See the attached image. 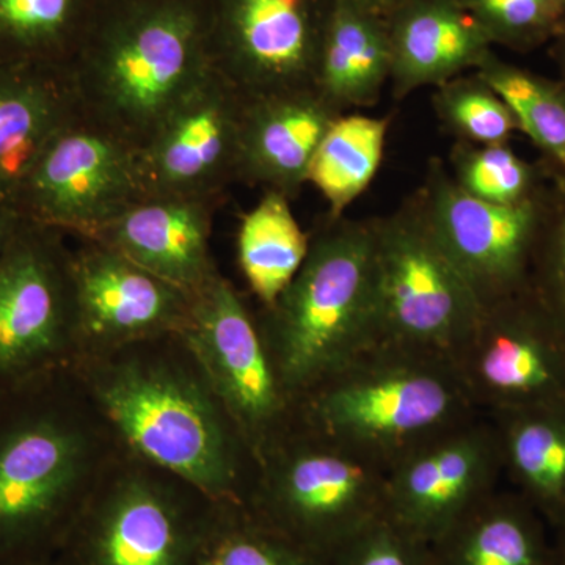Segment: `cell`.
I'll use <instances>...</instances> for the list:
<instances>
[{"mask_svg": "<svg viewBox=\"0 0 565 565\" xmlns=\"http://www.w3.org/2000/svg\"><path fill=\"white\" fill-rule=\"evenodd\" d=\"M390 126V117L349 111L338 117L323 136L308 184H313L329 204V217H343L377 177Z\"/></svg>", "mask_w": 565, "mask_h": 565, "instance_id": "obj_27", "label": "cell"}, {"mask_svg": "<svg viewBox=\"0 0 565 565\" xmlns=\"http://www.w3.org/2000/svg\"><path fill=\"white\" fill-rule=\"evenodd\" d=\"M22 218L13 210L7 206H0V255L3 248L10 243Z\"/></svg>", "mask_w": 565, "mask_h": 565, "instance_id": "obj_35", "label": "cell"}, {"mask_svg": "<svg viewBox=\"0 0 565 565\" xmlns=\"http://www.w3.org/2000/svg\"><path fill=\"white\" fill-rule=\"evenodd\" d=\"M245 104L243 93L212 70L139 151L148 196L225 200L237 182Z\"/></svg>", "mask_w": 565, "mask_h": 565, "instance_id": "obj_17", "label": "cell"}, {"mask_svg": "<svg viewBox=\"0 0 565 565\" xmlns=\"http://www.w3.org/2000/svg\"><path fill=\"white\" fill-rule=\"evenodd\" d=\"M545 526L522 494L498 489L429 544L434 565H553Z\"/></svg>", "mask_w": 565, "mask_h": 565, "instance_id": "obj_23", "label": "cell"}, {"mask_svg": "<svg viewBox=\"0 0 565 565\" xmlns=\"http://www.w3.org/2000/svg\"><path fill=\"white\" fill-rule=\"evenodd\" d=\"M556 541L553 544V565H565V523L556 527Z\"/></svg>", "mask_w": 565, "mask_h": 565, "instance_id": "obj_38", "label": "cell"}, {"mask_svg": "<svg viewBox=\"0 0 565 565\" xmlns=\"http://www.w3.org/2000/svg\"><path fill=\"white\" fill-rule=\"evenodd\" d=\"M392 76L388 21L356 0H333L315 88L341 114L381 102Z\"/></svg>", "mask_w": 565, "mask_h": 565, "instance_id": "obj_22", "label": "cell"}, {"mask_svg": "<svg viewBox=\"0 0 565 565\" xmlns=\"http://www.w3.org/2000/svg\"><path fill=\"white\" fill-rule=\"evenodd\" d=\"M73 367L126 448L217 503H247L258 463L184 334L84 355Z\"/></svg>", "mask_w": 565, "mask_h": 565, "instance_id": "obj_2", "label": "cell"}, {"mask_svg": "<svg viewBox=\"0 0 565 565\" xmlns=\"http://www.w3.org/2000/svg\"><path fill=\"white\" fill-rule=\"evenodd\" d=\"M548 54L552 61L555 62L557 73H559L557 79L565 85V32L548 44Z\"/></svg>", "mask_w": 565, "mask_h": 565, "instance_id": "obj_36", "label": "cell"}, {"mask_svg": "<svg viewBox=\"0 0 565 565\" xmlns=\"http://www.w3.org/2000/svg\"><path fill=\"white\" fill-rule=\"evenodd\" d=\"M356 2L375 11V13L382 14V17L388 18L405 0H356Z\"/></svg>", "mask_w": 565, "mask_h": 565, "instance_id": "obj_37", "label": "cell"}, {"mask_svg": "<svg viewBox=\"0 0 565 565\" xmlns=\"http://www.w3.org/2000/svg\"><path fill=\"white\" fill-rule=\"evenodd\" d=\"M214 68L210 0H102L66 74L81 118L140 151Z\"/></svg>", "mask_w": 565, "mask_h": 565, "instance_id": "obj_3", "label": "cell"}, {"mask_svg": "<svg viewBox=\"0 0 565 565\" xmlns=\"http://www.w3.org/2000/svg\"><path fill=\"white\" fill-rule=\"evenodd\" d=\"M35 565H63L61 561L57 559V557H54V559L44 561V563L35 564Z\"/></svg>", "mask_w": 565, "mask_h": 565, "instance_id": "obj_39", "label": "cell"}, {"mask_svg": "<svg viewBox=\"0 0 565 565\" xmlns=\"http://www.w3.org/2000/svg\"><path fill=\"white\" fill-rule=\"evenodd\" d=\"M373 225L381 343L451 360L484 305L435 236L418 192Z\"/></svg>", "mask_w": 565, "mask_h": 565, "instance_id": "obj_8", "label": "cell"}, {"mask_svg": "<svg viewBox=\"0 0 565 565\" xmlns=\"http://www.w3.org/2000/svg\"><path fill=\"white\" fill-rule=\"evenodd\" d=\"M388 470L297 422L258 462L247 504L323 557L385 515Z\"/></svg>", "mask_w": 565, "mask_h": 565, "instance_id": "obj_7", "label": "cell"}, {"mask_svg": "<svg viewBox=\"0 0 565 565\" xmlns=\"http://www.w3.org/2000/svg\"><path fill=\"white\" fill-rule=\"evenodd\" d=\"M333 0H210L214 66L245 98L315 88Z\"/></svg>", "mask_w": 565, "mask_h": 565, "instance_id": "obj_14", "label": "cell"}, {"mask_svg": "<svg viewBox=\"0 0 565 565\" xmlns=\"http://www.w3.org/2000/svg\"><path fill=\"white\" fill-rule=\"evenodd\" d=\"M217 501L125 448L57 555L63 565H199Z\"/></svg>", "mask_w": 565, "mask_h": 565, "instance_id": "obj_6", "label": "cell"}, {"mask_svg": "<svg viewBox=\"0 0 565 565\" xmlns=\"http://www.w3.org/2000/svg\"><path fill=\"white\" fill-rule=\"evenodd\" d=\"M478 415L451 360L388 343L366 349L297 403L303 426L388 471Z\"/></svg>", "mask_w": 565, "mask_h": 565, "instance_id": "obj_5", "label": "cell"}, {"mask_svg": "<svg viewBox=\"0 0 565 565\" xmlns=\"http://www.w3.org/2000/svg\"><path fill=\"white\" fill-rule=\"evenodd\" d=\"M550 189L525 203H486L465 193L444 161L427 163L416 191L427 221L482 305L530 288Z\"/></svg>", "mask_w": 565, "mask_h": 565, "instance_id": "obj_13", "label": "cell"}, {"mask_svg": "<svg viewBox=\"0 0 565 565\" xmlns=\"http://www.w3.org/2000/svg\"><path fill=\"white\" fill-rule=\"evenodd\" d=\"M79 359L73 247L22 218L0 255V393Z\"/></svg>", "mask_w": 565, "mask_h": 565, "instance_id": "obj_9", "label": "cell"}, {"mask_svg": "<svg viewBox=\"0 0 565 565\" xmlns=\"http://www.w3.org/2000/svg\"><path fill=\"white\" fill-rule=\"evenodd\" d=\"M125 448L74 367L0 393V565L57 557Z\"/></svg>", "mask_w": 565, "mask_h": 565, "instance_id": "obj_1", "label": "cell"}, {"mask_svg": "<svg viewBox=\"0 0 565 565\" xmlns=\"http://www.w3.org/2000/svg\"><path fill=\"white\" fill-rule=\"evenodd\" d=\"M199 565H327L247 503H217Z\"/></svg>", "mask_w": 565, "mask_h": 565, "instance_id": "obj_29", "label": "cell"}, {"mask_svg": "<svg viewBox=\"0 0 565 565\" xmlns=\"http://www.w3.org/2000/svg\"><path fill=\"white\" fill-rule=\"evenodd\" d=\"M476 73L509 104L525 134L537 148L539 161L550 180L565 189V85L534 71L487 55Z\"/></svg>", "mask_w": 565, "mask_h": 565, "instance_id": "obj_28", "label": "cell"}, {"mask_svg": "<svg viewBox=\"0 0 565 565\" xmlns=\"http://www.w3.org/2000/svg\"><path fill=\"white\" fill-rule=\"evenodd\" d=\"M291 200L264 191L237 232V262L258 307H270L288 288L310 250V233L297 222Z\"/></svg>", "mask_w": 565, "mask_h": 565, "instance_id": "obj_26", "label": "cell"}, {"mask_svg": "<svg viewBox=\"0 0 565 565\" xmlns=\"http://www.w3.org/2000/svg\"><path fill=\"white\" fill-rule=\"evenodd\" d=\"M282 386L299 403L316 385L381 343V282L373 218L323 215L310 250L270 307L256 308Z\"/></svg>", "mask_w": 565, "mask_h": 565, "instance_id": "obj_4", "label": "cell"}, {"mask_svg": "<svg viewBox=\"0 0 565 565\" xmlns=\"http://www.w3.org/2000/svg\"><path fill=\"white\" fill-rule=\"evenodd\" d=\"M446 167L465 193L504 206L535 199L552 182L541 161H526L512 150L511 143L455 141Z\"/></svg>", "mask_w": 565, "mask_h": 565, "instance_id": "obj_30", "label": "cell"}, {"mask_svg": "<svg viewBox=\"0 0 565 565\" xmlns=\"http://www.w3.org/2000/svg\"><path fill=\"white\" fill-rule=\"evenodd\" d=\"M386 21L392 46L390 84L396 102L478 70L493 51L478 22L457 0H405Z\"/></svg>", "mask_w": 565, "mask_h": 565, "instance_id": "obj_20", "label": "cell"}, {"mask_svg": "<svg viewBox=\"0 0 565 565\" xmlns=\"http://www.w3.org/2000/svg\"><path fill=\"white\" fill-rule=\"evenodd\" d=\"M500 441L503 475L546 525L565 523V405L489 416Z\"/></svg>", "mask_w": 565, "mask_h": 565, "instance_id": "obj_24", "label": "cell"}, {"mask_svg": "<svg viewBox=\"0 0 565 565\" xmlns=\"http://www.w3.org/2000/svg\"><path fill=\"white\" fill-rule=\"evenodd\" d=\"M79 117L66 71L0 65V206L51 140Z\"/></svg>", "mask_w": 565, "mask_h": 565, "instance_id": "obj_21", "label": "cell"}, {"mask_svg": "<svg viewBox=\"0 0 565 565\" xmlns=\"http://www.w3.org/2000/svg\"><path fill=\"white\" fill-rule=\"evenodd\" d=\"M531 288L565 332V189L553 181Z\"/></svg>", "mask_w": 565, "mask_h": 565, "instance_id": "obj_33", "label": "cell"}, {"mask_svg": "<svg viewBox=\"0 0 565 565\" xmlns=\"http://www.w3.org/2000/svg\"><path fill=\"white\" fill-rule=\"evenodd\" d=\"M184 337L258 463L299 418L264 343L256 308L221 273L195 294Z\"/></svg>", "mask_w": 565, "mask_h": 565, "instance_id": "obj_10", "label": "cell"}, {"mask_svg": "<svg viewBox=\"0 0 565 565\" xmlns=\"http://www.w3.org/2000/svg\"><path fill=\"white\" fill-rule=\"evenodd\" d=\"M341 115L316 88L247 98L237 182L281 193L294 202L308 184L323 136Z\"/></svg>", "mask_w": 565, "mask_h": 565, "instance_id": "obj_19", "label": "cell"}, {"mask_svg": "<svg viewBox=\"0 0 565 565\" xmlns=\"http://www.w3.org/2000/svg\"><path fill=\"white\" fill-rule=\"evenodd\" d=\"M433 107L441 128L456 141L511 143L512 137L520 132L509 104L476 71L435 88Z\"/></svg>", "mask_w": 565, "mask_h": 565, "instance_id": "obj_31", "label": "cell"}, {"mask_svg": "<svg viewBox=\"0 0 565 565\" xmlns=\"http://www.w3.org/2000/svg\"><path fill=\"white\" fill-rule=\"evenodd\" d=\"M223 202L212 196H147L88 239L109 245L195 296L221 274L211 237Z\"/></svg>", "mask_w": 565, "mask_h": 565, "instance_id": "obj_18", "label": "cell"}, {"mask_svg": "<svg viewBox=\"0 0 565 565\" xmlns=\"http://www.w3.org/2000/svg\"><path fill=\"white\" fill-rule=\"evenodd\" d=\"M73 273L79 359L191 327L195 296L163 280L109 245L77 237ZM77 359V360H79Z\"/></svg>", "mask_w": 565, "mask_h": 565, "instance_id": "obj_16", "label": "cell"}, {"mask_svg": "<svg viewBox=\"0 0 565 565\" xmlns=\"http://www.w3.org/2000/svg\"><path fill=\"white\" fill-rule=\"evenodd\" d=\"M492 46L531 52L565 32V0H457Z\"/></svg>", "mask_w": 565, "mask_h": 565, "instance_id": "obj_32", "label": "cell"}, {"mask_svg": "<svg viewBox=\"0 0 565 565\" xmlns=\"http://www.w3.org/2000/svg\"><path fill=\"white\" fill-rule=\"evenodd\" d=\"M147 196L139 151L79 117L44 148L6 206L66 236L92 237Z\"/></svg>", "mask_w": 565, "mask_h": 565, "instance_id": "obj_11", "label": "cell"}, {"mask_svg": "<svg viewBox=\"0 0 565 565\" xmlns=\"http://www.w3.org/2000/svg\"><path fill=\"white\" fill-rule=\"evenodd\" d=\"M327 565H434V559L429 544L384 515L338 546Z\"/></svg>", "mask_w": 565, "mask_h": 565, "instance_id": "obj_34", "label": "cell"}, {"mask_svg": "<svg viewBox=\"0 0 565 565\" xmlns=\"http://www.w3.org/2000/svg\"><path fill=\"white\" fill-rule=\"evenodd\" d=\"M503 478L492 419L478 415L393 465L386 478L385 516L433 544L460 516L497 492Z\"/></svg>", "mask_w": 565, "mask_h": 565, "instance_id": "obj_15", "label": "cell"}, {"mask_svg": "<svg viewBox=\"0 0 565 565\" xmlns=\"http://www.w3.org/2000/svg\"><path fill=\"white\" fill-rule=\"evenodd\" d=\"M102 0H0V65L66 71Z\"/></svg>", "mask_w": 565, "mask_h": 565, "instance_id": "obj_25", "label": "cell"}, {"mask_svg": "<svg viewBox=\"0 0 565 565\" xmlns=\"http://www.w3.org/2000/svg\"><path fill=\"white\" fill-rule=\"evenodd\" d=\"M451 362L479 414L565 405V332L531 286L484 305Z\"/></svg>", "mask_w": 565, "mask_h": 565, "instance_id": "obj_12", "label": "cell"}]
</instances>
